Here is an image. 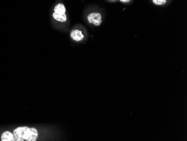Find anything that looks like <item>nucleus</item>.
<instances>
[{
	"mask_svg": "<svg viewBox=\"0 0 187 141\" xmlns=\"http://www.w3.org/2000/svg\"><path fill=\"white\" fill-rule=\"evenodd\" d=\"M70 36L71 37L72 40L76 42H80L81 41L84 39V35L82 33V32L80 30L73 29L71 32Z\"/></svg>",
	"mask_w": 187,
	"mask_h": 141,
	"instance_id": "obj_3",
	"label": "nucleus"
},
{
	"mask_svg": "<svg viewBox=\"0 0 187 141\" xmlns=\"http://www.w3.org/2000/svg\"><path fill=\"white\" fill-rule=\"evenodd\" d=\"M119 1L120 2H123V3H128V2H129L131 0H119Z\"/></svg>",
	"mask_w": 187,
	"mask_h": 141,
	"instance_id": "obj_8",
	"label": "nucleus"
},
{
	"mask_svg": "<svg viewBox=\"0 0 187 141\" xmlns=\"http://www.w3.org/2000/svg\"><path fill=\"white\" fill-rule=\"evenodd\" d=\"M15 141H36L38 137V133L36 128L20 127L13 131Z\"/></svg>",
	"mask_w": 187,
	"mask_h": 141,
	"instance_id": "obj_1",
	"label": "nucleus"
},
{
	"mask_svg": "<svg viewBox=\"0 0 187 141\" xmlns=\"http://www.w3.org/2000/svg\"><path fill=\"white\" fill-rule=\"evenodd\" d=\"M152 2L158 6L164 5L167 2V0H152Z\"/></svg>",
	"mask_w": 187,
	"mask_h": 141,
	"instance_id": "obj_7",
	"label": "nucleus"
},
{
	"mask_svg": "<svg viewBox=\"0 0 187 141\" xmlns=\"http://www.w3.org/2000/svg\"><path fill=\"white\" fill-rule=\"evenodd\" d=\"M1 141H15L13 134H12L9 131H6L3 132L1 136Z\"/></svg>",
	"mask_w": 187,
	"mask_h": 141,
	"instance_id": "obj_6",
	"label": "nucleus"
},
{
	"mask_svg": "<svg viewBox=\"0 0 187 141\" xmlns=\"http://www.w3.org/2000/svg\"><path fill=\"white\" fill-rule=\"evenodd\" d=\"M112 1H115V0H112Z\"/></svg>",
	"mask_w": 187,
	"mask_h": 141,
	"instance_id": "obj_9",
	"label": "nucleus"
},
{
	"mask_svg": "<svg viewBox=\"0 0 187 141\" xmlns=\"http://www.w3.org/2000/svg\"><path fill=\"white\" fill-rule=\"evenodd\" d=\"M87 20L89 24H93L95 26H100L102 23V15L98 12L91 13L88 15Z\"/></svg>",
	"mask_w": 187,
	"mask_h": 141,
	"instance_id": "obj_2",
	"label": "nucleus"
},
{
	"mask_svg": "<svg viewBox=\"0 0 187 141\" xmlns=\"http://www.w3.org/2000/svg\"><path fill=\"white\" fill-rule=\"evenodd\" d=\"M53 13L57 14H66V7L65 5L62 3H59L57 4L54 9Z\"/></svg>",
	"mask_w": 187,
	"mask_h": 141,
	"instance_id": "obj_4",
	"label": "nucleus"
},
{
	"mask_svg": "<svg viewBox=\"0 0 187 141\" xmlns=\"http://www.w3.org/2000/svg\"><path fill=\"white\" fill-rule=\"evenodd\" d=\"M52 17L54 20H56L57 22H62V23L66 22L67 20V17L66 14L61 15V14H57L54 13H53Z\"/></svg>",
	"mask_w": 187,
	"mask_h": 141,
	"instance_id": "obj_5",
	"label": "nucleus"
}]
</instances>
